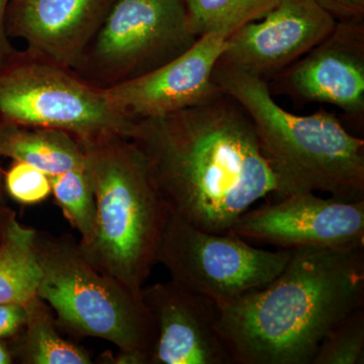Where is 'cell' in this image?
<instances>
[{"mask_svg":"<svg viewBox=\"0 0 364 364\" xmlns=\"http://www.w3.org/2000/svg\"><path fill=\"white\" fill-rule=\"evenodd\" d=\"M337 21L363 20L364 0H316Z\"/></svg>","mask_w":364,"mask_h":364,"instance_id":"cell-23","label":"cell"},{"mask_svg":"<svg viewBox=\"0 0 364 364\" xmlns=\"http://www.w3.org/2000/svg\"><path fill=\"white\" fill-rule=\"evenodd\" d=\"M112 4V0H11L7 33L26 41L33 54L78 68Z\"/></svg>","mask_w":364,"mask_h":364,"instance_id":"cell-14","label":"cell"},{"mask_svg":"<svg viewBox=\"0 0 364 364\" xmlns=\"http://www.w3.org/2000/svg\"><path fill=\"white\" fill-rule=\"evenodd\" d=\"M35 246L42 269L38 296L60 327L116 345L119 353L105 354V363L150 364L157 329L142 299L93 267L71 235L37 231Z\"/></svg>","mask_w":364,"mask_h":364,"instance_id":"cell-5","label":"cell"},{"mask_svg":"<svg viewBox=\"0 0 364 364\" xmlns=\"http://www.w3.org/2000/svg\"><path fill=\"white\" fill-rule=\"evenodd\" d=\"M1 153L49 177L85 168V155L77 139L60 129L26 128L4 121Z\"/></svg>","mask_w":364,"mask_h":364,"instance_id":"cell-15","label":"cell"},{"mask_svg":"<svg viewBox=\"0 0 364 364\" xmlns=\"http://www.w3.org/2000/svg\"><path fill=\"white\" fill-rule=\"evenodd\" d=\"M191 32L234 33L245 23L259 21L279 0H183Z\"/></svg>","mask_w":364,"mask_h":364,"instance_id":"cell-18","label":"cell"},{"mask_svg":"<svg viewBox=\"0 0 364 364\" xmlns=\"http://www.w3.org/2000/svg\"><path fill=\"white\" fill-rule=\"evenodd\" d=\"M291 250L256 248L233 233L203 231L169 212L156 263L171 280L223 306L259 289L286 267Z\"/></svg>","mask_w":364,"mask_h":364,"instance_id":"cell-7","label":"cell"},{"mask_svg":"<svg viewBox=\"0 0 364 364\" xmlns=\"http://www.w3.org/2000/svg\"><path fill=\"white\" fill-rule=\"evenodd\" d=\"M127 138L145 157L171 214L210 233H230L253 203L277 193L250 117L233 98L135 119Z\"/></svg>","mask_w":364,"mask_h":364,"instance_id":"cell-1","label":"cell"},{"mask_svg":"<svg viewBox=\"0 0 364 364\" xmlns=\"http://www.w3.org/2000/svg\"><path fill=\"white\" fill-rule=\"evenodd\" d=\"M336 23L316 0H279L261 20L230 35L218 62L267 79L320 44Z\"/></svg>","mask_w":364,"mask_h":364,"instance_id":"cell-11","label":"cell"},{"mask_svg":"<svg viewBox=\"0 0 364 364\" xmlns=\"http://www.w3.org/2000/svg\"><path fill=\"white\" fill-rule=\"evenodd\" d=\"M26 318L25 305L0 304V339L14 338L23 329Z\"/></svg>","mask_w":364,"mask_h":364,"instance_id":"cell-22","label":"cell"},{"mask_svg":"<svg viewBox=\"0 0 364 364\" xmlns=\"http://www.w3.org/2000/svg\"><path fill=\"white\" fill-rule=\"evenodd\" d=\"M4 119H0V205H6V193L4 188V170L1 167V136L4 130Z\"/></svg>","mask_w":364,"mask_h":364,"instance_id":"cell-26","label":"cell"},{"mask_svg":"<svg viewBox=\"0 0 364 364\" xmlns=\"http://www.w3.org/2000/svg\"><path fill=\"white\" fill-rule=\"evenodd\" d=\"M37 230L14 219L0 246V304L26 303L38 296L42 269L35 239Z\"/></svg>","mask_w":364,"mask_h":364,"instance_id":"cell-17","label":"cell"},{"mask_svg":"<svg viewBox=\"0 0 364 364\" xmlns=\"http://www.w3.org/2000/svg\"><path fill=\"white\" fill-rule=\"evenodd\" d=\"M14 363L13 354L6 340L0 339V364Z\"/></svg>","mask_w":364,"mask_h":364,"instance_id":"cell-27","label":"cell"},{"mask_svg":"<svg viewBox=\"0 0 364 364\" xmlns=\"http://www.w3.org/2000/svg\"><path fill=\"white\" fill-rule=\"evenodd\" d=\"M364 363V306L349 314L321 342L312 364Z\"/></svg>","mask_w":364,"mask_h":364,"instance_id":"cell-20","label":"cell"},{"mask_svg":"<svg viewBox=\"0 0 364 364\" xmlns=\"http://www.w3.org/2000/svg\"><path fill=\"white\" fill-rule=\"evenodd\" d=\"M277 87L303 102H324L352 116L363 114V20L337 21L326 39L277 74Z\"/></svg>","mask_w":364,"mask_h":364,"instance_id":"cell-13","label":"cell"},{"mask_svg":"<svg viewBox=\"0 0 364 364\" xmlns=\"http://www.w3.org/2000/svg\"><path fill=\"white\" fill-rule=\"evenodd\" d=\"M4 188L7 196L26 205L44 202L52 195L49 176L28 163L16 160L4 171Z\"/></svg>","mask_w":364,"mask_h":364,"instance_id":"cell-21","label":"cell"},{"mask_svg":"<svg viewBox=\"0 0 364 364\" xmlns=\"http://www.w3.org/2000/svg\"><path fill=\"white\" fill-rule=\"evenodd\" d=\"M11 0H0V68L6 65L18 54L11 45L6 31V13Z\"/></svg>","mask_w":364,"mask_h":364,"instance_id":"cell-24","label":"cell"},{"mask_svg":"<svg viewBox=\"0 0 364 364\" xmlns=\"http://www.w3.org/2000/svg\"><path fill=\"white\" fill-rule=\"evenodd\" d=\"M0 119L74 136L107 132L127 136L134 122L109 104L102 88L31 52H18L0 68Z\"/></svg>","mask_w":364,"mask_h":364,"instance_id":"cell-6","label":"cell"},{"mask_svg":"<svg viewBox=\"0 0 364 364\" xmlns=\"http://www.w3.org/2000/svg\"><path fill=\"white\" fill-rule=\"evenodd\" d=\"M215 82L245 111L261 153L287 196L318 191L345 202L364 200V141L326 111L296 116L272 98L267 80L218 62Z\"/></svg>","mask_w":364,"mask_h":364,"instance_id":"cell-3","label":"cell"},{"mask_svg":"<svg viewBox=\"0 0 364 364\" xmlns=\"http://www.w3.org/2000/svg\"><path fill=\"white\" fill-rule=\"evenodd\" d=\"M93 40V64L117 83L168 63L198 37L183 0H117Z\"/></svg>","mask_w":364,"mask_h":364,"instance_id":"cell-8","label":"cell"},{"mask_svg":"<svg viewBox=\"0 0 364 364\" xmlns=\"http://www.w3.org/2000/svg\"><path fill=\"white\" fill-rule=\"evenodd\" d=\"M364 306V247L293 249L272 282L220 306L234 364H312L321 342Z\"/></svg>","mask_w":364,"mask_h":364,"instance_id":"cell-2","label":"cell"},{"mask_svg":"<svg viewBox=\"0 0 364 364\" xmlns=\"http://www.w3.org/2000/svg\"><path fill=\"white\" fill-rule=\"evenodd\" d=\"M16 218V214L14 210L7 207L6 205H0V246L4 242L9 225Z\"/></svg>","mask_w":364,"mask_h":364,"instance_id":"cell-25","label":"cell"},{"mask_svg":"<svg viewBox=\"0 0 364 364\" xmlns=\"http://www.w3.org/2000/svg\"><path fill=\"white\" fill-rule=\"evenodd\" d=\"M49 178L55 200L80 235L79 243H87L95 229V200L85 166Z\"/></svg>","mask_w":364,"mask_h":364,"instance_id":"cell-19","label":"cell"},{"mask_svg":"<svg viewBox=\"0 0 364 364\" xmlns=\"http://www.w3.org/2000/svg\"><path fill=\"white\" fill-rule=\"evenodd\" d=\"M75 138L95 200L92 236L78 242L79 248L93 267L141 298L156 264L168 207L130 139L112 132Z\"/></svg>","mask_w":364,"mask_h":364,"instance_id":"cell-4","label":"cell"},{"mask_svg":"<svg viewBox=\"0 0 364 364\" xmlns=\"http://www.w3.org/2000/svg\"><path fill=\"white\" fill-rule=\"evenodd\" d=\"M140 296L157 329L150 364H234L214 301L171 279L144 287Z\"/></svg>","mask_w":364,"mask_h":364,"instance_id":"cell-12","label":"cell"},{"mask_svg":"<svg viewBox=\"0 0 364 364\" xmlns=\"http://www.w3.org/2000/svg\"><path fill=\"white\" fill-rule=\"evenodd\" d=\"M230 233L287 250L364 247V200L345 202L314 193L287 196L248 210Z\"/></svg>","mask_w":364,"mask_h":364,"instance_id":"cell-9","label":"cell"},{"mask_svg":"<svg viewBox=\"0 0 364 364\" xmlns=\"http://www.w3.org/2000/svg\"><path fill=\"white\" fill-rule=\"evenodd\" d=\"M233 33L214 32L168 63L102 88L109 104L129 119L165 116L214 100L223 91L214 80L215 67Z\"/></svg>","mask_w":364,"mask_h":364,"instance_id":"cell-10","label":"cell"},{"mask_svg":"<svg viewBox=\"0 0 364 364\" xmlns=\"http://www.w3.org/2000/svg\"><path fill=\"white\" fill-rule=\"evenodd\" d=\"M23 329L9 340L14 363L23 364H90V351L64 338L51 306L39 296L26 305Z\"/></svg>","mask_w":364,"mask_h":364,"instance_id":"cell-16","label":"cell"}]
</instances>
